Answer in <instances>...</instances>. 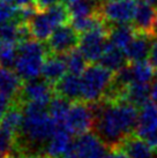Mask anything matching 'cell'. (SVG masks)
<instances>
[{"mask_svg":"<svg viewBox=\"0 0 157 158\" xmlns=\"http://www.w3.org/2000/svg\"><path fill=\"white\" fill-rule=\"evenodd\" d=\"M23 121L19 133L22 141L21 151L30 148L36 150L46 145L58 126L49 112V105L35 102H27L22 107Z\"/></svg>","mask_w":157,"mask_h":158,"instance_id":"2","label":"cell"},{"mask_svg":"<svg viewBox=\"0 0 157 158\" xmlns=\"http://www.w3.org/2000/svg\"><path fill=\"white\" fill-rule=\"evenodd\" d=\"M90 1H91V2H94V4L95 5H97V6H100V0H90Z\"/></svg>","mask_w":157,"mask_h":158,"instance_id":"43","label":"cell"},{"mask_svg":"<svg viewBox=\"0 0 157 158\" xmlns=\"http://www.w3.org/2000/svg\"><path fill=\"white\" fill-rule=\"evenodd\" d=\"M60 0H35V5L39 10H45L46 8L51 7L53 5L58 4Z\"/></svg>","mask_w":157,"mask_h":158,"instance_id":"34","label":"cell"},{"mask_svg":"<svg viewBox=\"0 0 157 158\" xmlns=\"http://www.w3.org/2000/svg\"><path fill=\"white\" fill-rule=\"evenodd\" d=\"M14 99H12L9 96L5 95L2 92H0V121L2 120V118L5 117V114L7 113V111L9 110V107L12 106V102Z\"/></svg>","mask_w":157,"mask_h":158,"instance_id":"32","label":"cell"},{"mask_svg":"<svg viewBox=\"0 0 157 158\" xmlns=\"http://www.w3.org/2000/svg\"><path fill=\"white\" fill-rule=\"evenodd\" d=\"M56 91L58 95L68 101H78L81 98V77L75 74H66L56 84Z\"/></svg>","mask_w":157,"mask_h":158,"instance_id":"20","label":"cell"},{"mask_svg":"<svg viewBox=\"0 0 157 158\" xmlns=\"http://www.w3.org/2000/svg\"><path fill=\"white\" fill-rule=\"evenodd\" d=\"M70 101L66 99L64 97L58 96L53 97L52 101L49 104V112L58 126H64L66 114H67L70 106Z\"/></svg>","mask_w":157,"mask_h":158,"instance_id":"24","label":"cell"},{"mask_svg":"<svg viewBox=\"0 0 157 158\" xmlns=\"http://www.w3.org/2000/svg\"><path fill=\"white\" fill-rule=\"evenodd\" d=\"M58 158H80V157H78V154L75 152L74 150L72 149V150H70L68 152H66V154L61 155L60 157H58Z\"/></svg>","mask_w":157,"mask_h":158,"instance_id":"38","label":"cell"},{"mask_svg":"<svg viewBox=\"0 0 157 158\" xmlns=\"http://www.w3.org/2000/svg\"><path fill=\"white\" fill-rule=\"evenodd\" d=\"M68 12L70 19L90 16L100 12V6H97L90 0H78L73 4L68 5Z\"/></svg>","mask_w":157,"mask_h":158,"instance_id":"25","label":"cell"},{"mask_svg":"<svg viewBox=\"0 0 157 158\" xmlns=\"http://www.w3.org/2000/svg\"><path fill=\"white\" fill-rule=\"evenodd\" d=\"M109 149L110 150L106 152L104 158H128L126 152L120 148V145H118V147H112V148H109Z\"/></svg>","mask_w":157,"mask_h":158,"instance_id":"33","label":"cell"},{"mask_svg":"<svg viewBox=\"0 0 157 158\" xmlns=\"http://www.w3.org/2000/svg\"><path fill=\"white\" fill-rule=\"evenodd\" d=\"M127 61L128 60L126 58L125 51L112 44L110 40H108L104 52L100 57V65L106 67L108 69L112 70L113 73H117L125 66H127Z\"/></svg>","mask_w":157,"mask_h":158,"instance_id":"16","label":"cell"},{"mask_svg":"<svg viewBox=\"0 0 157 158\" xmlns=\"http://www.w3.org/2000/svg\"><path fill=\"white\" fill-rule=\"evenodd\" d=\"M155 155H156V158H157V149H156V154H155Z\"/></svg>","mask_w":157,"mask_h":158,"instance_id":"45","label":"cell"},{"mask_svg":"<svg viewBox=\"0 0 157 158\" xmlns=\"http://www.w3.org/2000/svg\"><path fill=\"white\" fill-rule=\"evenodd\" d=\"M109 147L96 133H84L78 135L73 143V150L80 158H104Z\"/></svg>","mask_w":157,"mask_h":158,"instance_id":"11","label":"cell"},{"mask_svg":"<svg viewBox=\"0 0 157 158\" xmlns=\"http://www.w3.org/2000/svg\"><path fill=\"white\" fill-rule=\"evenodd\" d=\"M14 4L18 7H26V6H30V5L35 4V0H14Z\"/></svg>","mask_w":157,"mask_h":158,"instance_id":"36","label":"cell"},{"mask_svg":"<svg viewBox=\"0 0 157 158\" xmlns=\"http://www.w3.org/2000/svg\"><path fill=\"white\" fill-rule=\"evenodd\" d=\"M15 158H39L37 156H27V155H21V156H16Z\"/></svg>","mask_w":157,"mask_h":158,"instance_id":"40","label":"cell"},{"mask_svg":"<svg viewBox=\"0 0 157 158\" xmlns=\"http://www.w3.org/2000/svg\"><path fill=\"white\" fill-rule=\"evenodd\" d=\"M156 16V7H154L147 2H143V1H139L135 15H134V20H133L134 29L136 30V32L153 35V28Z\"/></svg>","mask_w":157,"mask_h":158,"instance_id":"15","label":"cell"},{"mask_svg":"<svg viewBox=\"0 0 157 158\" xmlns=\"http://www.w3.org/2000/svg\"><path fill=\"white\" fill-rule=\"evenodd\" d=\"M62 1H64V2H65V4L67 5V6H68V5L73 4V2H75V1H78V0H62Z\"/></svg>","mask_w":157,"mask_h":158,"instance_id":"41","label":"cell"},{"mask_svg":"<svg viewBox=\"0 0 157 158\" xmlns=\"http://www.w3.org/2000/svg\"><path fill=\"white\" fill-rule=\"evenodd\" d=\"M67 65V70L75 75H81L87 68V59L84 58L80 50H72L68 53L64 54Z\"/></svg>","mask_w":157,"mask_h":158,"instance_id":"26","label":"cell"},{"mask_svg":"<svg viewBox=\"0 0 157 158\" xmlns=\"http://www.w3.org/2000/svg\"><path fill=\"white\" fill-rule=\"evenodd\" d=\"M95 115L91 104L87 102H75L70 104V110L66 114L64 127L72 135H82L94 128Z\"/></svg>","mask_w":157,"mask_h":158,"instance_id":"5","label":"cell"},{"mask_svg":"<svg viewBox=\"0 0 157 158\" xmlns=\"http://www.w3.org/2000/svg\"><path fill=\"white\" fill-rule=\"evenodd\" d=\"M53 92L54 88L52 87V84L49 83L44 79L39 80L37 77V79L28 80L24 85H22L19 99L23 103L35 102L44 105H49L53 98Z\"/></svg>","mask_w":157,"mask_h":158,"instance_id":"10","label":"cell"},{"mask_svg":"<svg viewBox=\"0 0 157 158\" xmlns=\"http://www.w3.org/2000/svg\"><path fill=\"white\" fill-rule=\"evenodd\" d=\"M103 1H105V2H108V1H112V0H103Z\"/></svg>","mask_w":157,"mask_h":158,"instance_id":"44","label":"cell"},{"mask_svg":"<svg viewBox=\"0 0 157 158\" xmlns=\"http://www.w3.org/2000/svg\"><path fill=\"white\" fill-rule=\"evenodd\" d=\"M45 12L48 13L50 19L52 20L54 26L60 27L64 24H67L70 21V12H68V7H66L64 4H56L45 9Z\"/></svg>","mask_w":157,"mask_h":158,"instance_id":"28","label":"cell"},{"mask_svg":"<svg viewBox=\"0 0 157 158\" xmlns=\"http://www.w3.org/2000/svg\"><path fill=\"white\" fill-rule=\"evenodd\" d=\"M120 148L126 152L128 158H154L153 148L147 141L135 134L122 141Z\"/></svg>","mask_w":157,"mask_h":158,"instance_id":"19","label":"cell"},{"mask_svg":"<svg viewBox=\"0 0 157 158\" xmlns=\"http://www.w3.org/2000/svg\"><path fill=\"white\" fill-rule=\"evenodd\" d=\"M134 134L147 141L153 149H157V105L153 101L141 106Z\"/></svg>","mask_w":157,"mask_h":158,"instance_id":"7","label":"cell"},{"mask_svg":"<svg viewBox=\"0 0 157 158\" xmlns=\"http://www.w3.org/2000/svg\"><path fill=\"white\" fill-rule=\"evenodd\" d=\"M73 143L72 134L64 126H59L45 145V152L49 158H58L73 149Z\"/></svg>","mask_w":157,"mask_h":158,"instance_id":"12","label":"cell"},{"mask_svg":"<svg viewBox=\"0 0 157 158\" xmlns=\"http://www.w3.org/2000/svg\"><path fill=\"white\" fill-rule=\"evenodd\" d=\"M80 37L78 32L72 26L64 24L58 27L48 40V50L50 53L64 56L74 50L78 45Z\"/></svg>","mask_w":157,"mask_h":158,"instance_id":"9","label":"cell"},{"mask_svg":"<svg viewBox=\"0 0 157 158\" xmlns=\"http://www.w3.org/2000/svg\"><path fill=\"white\" fill-rule=\"evenodd\" d=\"M149 61L151 62V65L157 72V40L153 43L151 50H150V54H149Z\"/></svg>","mask_w":157,"mask_h":158,"instance_id":"35","label":"cell"},{"mask_svg":"<svg viewBox=\"0 0 157 158\" xmlns=\"http://www.w3.org/2000/svg\"><path fill=\"white\" fill-rule=\"evenodd\" d=\"M91 109L95 115V133L109 148L120 145L135 133L139 112L129 102L102 99L92 103Z\"/></svg>","mask_w":157,"mask_h":158,"instance_id":"1","label":"cell"},{"mask_svg":"<svg viewBox=\"0 0 157 158\" xmlns=\"http://www.w3.org/2000/svg\"><path fill=\"white\" fill-rule=\"evenodd\" d=\"M15 136L0 127V156H11L15 149Z\"/></svg>","mask_w":157,"mask_h":158,"instance_id":"29","label":"cell"},{"mask_svg":"<svg viewBox=\"0 0 157 158\" xmlns=\"http://www.w3.org/2000/svg\"><path fill=\"white\" fill-rule=\"evenodd\" d=\"M135 35L136 30L128 24H117L110 28L109 40L112 44L125 51V48L129 45Z\"/></svg>","mask_w":157,"mask_h":158,"instance_id":"23","label":"cell"},{"mask_svg":"<svg viewBox=\"0 0 157 158\" xmlns=\"http://www.w3.org/2000/svg\"><path fill=\"white\" fill-rule=\"evenodd\" d=\"M114 73L102 65H90L81 74V98L87 103L102 101L113 83Z\"/></svg>","mask_w":157,"mask_h":158,"instance_id":"4","label":"cell"},{"mask_svg":"<svg viewBox=\"0 0 157 158\" xmlns=\"http://www.w3.org/2000/svg\"><path fill=\"white\" fill-rule=\"evenodd\" d=\"M128 68L131 73L132 83L136 82V83L149 84L157 75L156 69L154 68L149 60L131 62V65H128Z\"/></svg>","mask_w":157,"mask_h":158,"instance_id":"22","label":"cell"},{"mask_svg":"<svg viewBox=\"0 0 157 158\" xmlns=\"http://www.w3.org/2000/svg\"><path fill=\"white\" fill-rule=\"evenodd\" d=\"M153 35L157 37V16L156 20H155V23H154V28H153Z\"/></svg>","mask_w":157,"mask_h":158,"instance_id":"39","label":"cell"},{"mask_svg":"<svg viewBox=\"0 0 157 158\" xmlns=\"http://www.w3.org/2000/svg\"><path fill=\"white\" fill-rule=\"evenodd\" d=\"M29 26H30L32 37L40 42L48 40L53 31L57 29V27L54 26V23L52 22V20L50 19L45 10H39L31 19Z\"/></svg>","mask_w":157,"mask_h":158,"instance_id":"17","label":"cell"},{"mask_svg":"<svg viewBox=\"0 0 157 158\" xmlns=\"http://www.w3.org/2000/svg\"><path fill=\"white\" fill-rule=\"evenodd\" d=\"M20 75L9 67L0 66V92L16 99L22 89V81Z\"/></svg>","mask_w":157,"mask_h":158,"instance_id":"18","label":"cell"},{"mask_svg":"<svg viewBox=\"0 0 157 158\" xmlns=\"http://www.w3.org/2000/svg\"><path fill=\"white\" fill-rule=\"evenodd\" d=\"M153 35H149V34L136 32L135 37L125 48L127 60L129 62L146 60L149 57L150 50L153 46Z\"/></svg>","mask_w":157,"mask_h":158,"instance_id":"13","label":"cell"},{"mask_svg":"<svg viewBox=\"0 0 157 158\" xmlns=\"http://www.w3.org/2000/svg\"><path fill=\"white\" fill-rule=\"evenodd\" d=\"M18 57V46L15 42L0 40V66L12 67Z\"/></svg>","mask_w":157,"mask_h":158,"instance_id":"27","label":"cell"},{"mask_svg":"<svg viewBox=\"0 0 157 158\" xmlns=\"http://www.w3.org/2000/svg\"><path fill=\"white\" fill-rule=\"evenodd\" d=\"M46 50L48 48L37 40L18 44V57L14 68L22 80L37 79L42 74V68L46 59Z\"/></svg>","mask_w":157,"mask_h":158,"instance_id":"3","label":"cell"},{"mask_svg":"<svg viewBox=\"0 0 157 158\" xmlns=\"http://www.w3.org/2000/svg\"><path fill=\"white\" fill-rule=\"evenodd\" d=\"M18 9L13 4H7L0 1V24L16 19Z\"/></svg>","mask_w":157,"mask_h":158,"instance_id":"31","label":"cell"},{"mask_svg":"<svg viewBox=\"0 0 157 158\" xmlns=\"http://www.w3.org/2000/svg\"><path fill=\"white\" fill-rule=\"evenodd\" d=\"M66 70H67V65H66L65 57L60 54L51 53L44 61L43 68H42V76L49 83L56 85L66 75Z\"/></svg>","mask_w":157,"mask_h":158,"instance_id":"14","label":"cell"},{"mask_svg":"<svg viewBox=\"0 0 157 158\" xmlns=\"http://www.w3.org/2000/svg\"><path fill=\"white\" fill-rule=\"evenodd\" d=\"M0 1H2V2H7V4H14V0H0Z\"/></svg>","mask_w":157,"mask_h":158,"instance_id":"42","label":"cell"},{"mask_svg":"<svg viewBox=\"0 0 157 158\" xmlns=\"http://www.w3.org/2000/svg\"><path fill=\"white\" fill-rule=\"evenodd\" d=\"M18 26L19 21L16 19L0 24V40H9V42H15L16 43Z\"/></svg>","mask_w":157,"mask_h":158,"instance_id":"30","label":"cell"},{"mask_svg":"<svg viewBox=\"0 0 157 158\" xmlns=\"http://www.w3.org/2000/svg\"><path fill=\"white\" fill-rule=\"evenodd\" d=\"M151 101L157 105V80L154 82L153 87H151Z\"/></svg>","mask_w":157,"mask_h":158,"instance_id":"37","label":"cell"},{"mask_svg":"<svg viewBox=\"0 0 157 158\" xmlns=\"http://www.w3.org/2000/svg\"><path fill=\"white\" fill-rule=\"evenodd\" d=\"M155 158H156V157H155Z\"/></svg>","mask_w":157,"mask_h":158,"instance_id":"46","label":"cell"},{"mask_svg":"<svg viewBox=\"0 0 157 158\" xmlns=\"http://www.w3.org/2000/svg\"><path fill=\"white\" fill-rule=\"evenodd\" d=\"M110 28L108 23L97 27L92 30L84 32L80 37L78 50L82 52L84 58L89 62L100 61L102 54L104 52L105 45L108 43V36Z\"/></svg>","mask_w":157,"mask_h":158,"instance_id":"6","label":"cell"},{"mask_svg":"<svg viewBox=\"0 0 157 158\" xmlns=\"http://www.w3.org/2000/svg\"><path fill=\"white\" fill-rule=\"evenodd\" d=\"M122 99L129 102L133 105L138 106L144 105L147 102L151 99V87L147 83H131L124 91Z\"/></svg>","mask_w":157,"mask_h":158,"instance_id":"21","label":"cell"},{"mask_svg":"<svg viewBox=\"0 0 157 158\" xmlns=\"http://www.w3.org/2000/svg\"><path fill=\"white\" fill-rule=\"evenodd\" d=\"M138 5V0H112L102 6L100 13L111 24H128L134 20Z\"/></svg>","mask_w":157,"mask_h":158,"instance_id":"8","label":"cell"}]
</instances>
